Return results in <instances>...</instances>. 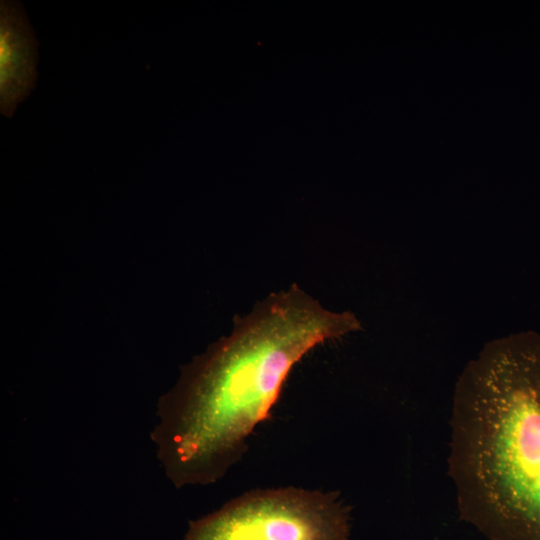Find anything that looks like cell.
Segmentation results:
<instances>
[{"label": "cell", "mask_w": 540, "mask_h": 540, "mask_svg": "<svg viewBox=\"0 0 540 540\" xmlns=\"http://www.w3.org/2000/svg\"><path fill=\"white\" fill-rule=\"evenodd\" d=\"M361 329L353 312L329 310L296 284L238 316L158 401L151 438L169 480L177 488L221 480L270 416L295 364Z\"/></svg>", "instance_id": "1"}, {"label": "cell", "mask_w": 540, "mask_h": 540, "mask_svg": "<svg viewBox=\"0 0 540 540\" xmlns=\"http://www.w3.org/2000/svg\"><path fill=\"white\" fill-rule=\"evenodd\" d=\"M350 510L334 491L250 490L189 522L184 540H349Z\"/></svg>", "instance_id": "3"}, {"label": "cell", "mask_w": 540, "mask_h": 540, "mask_svg": "<svg viewBox=\"0 0 540 540\" xmlns=\"http://www.w3.org/2000/svg\"><path fill=\"white\" fill-rule=\"evenodd\" d=\"M38 42L21 3L0 2V111L12 117L37 80Z\"/></svg>", "instance_id": "4"}, {"label": "cell", "mask_w": 540, "mask_h": 540, "mask_svg": "<svg viewBox=\"0 0 540 540\" xmlns=\"http://www.w3.org/2000/svg\"><path fill=\"white\" fill-rule=\"evenodd\" d=\"M448 473L490 540H540V334L492 340L454 390Z\"/></svg>", "instance_id": "2"}]
</instances>
